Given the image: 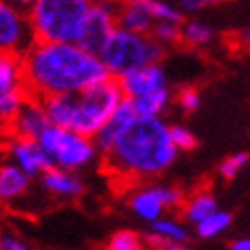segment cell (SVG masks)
I'll return each mask as SVG.
<instances>
[{"label":"cell","mask_w":250,"mask_h":250,"mask_svg":"<svg viewBox=\"0 0 250 250\" xmlns=\"http://www.w3.org/2000/svg\"><path fill=\"white\" fill-rule=\"evenodd\" d=\"M51 126V120L47 116V110L43 100L39 98H29L24 106L19 110L17 118L12 120L10 132L15 136H22V139H39V136Z\"/></svg>","instance_id":"13"},{"label":"cell","mask_w":250,"mask_h":250,"mask_svg":"<svg viewBox=\"0 0 250 250\" xmlns=\"http://www.w3.org/2000/svg\"><path fill=\"white\" fill-rule=\"evenodd\" d=\"M94 0H37L27 10L37 41L78 43Z\"/></svg>","instance_id":"4"},{"label":"cell","mask_w":250,"mask_h":250,"mask_svg":"<svg viewBox=\"0 0 250 250\" xmlns=\"http://www.w3.org/2000/svg\"><path fill=\"white\" fill-rule=\"evenodd\" d=\"M120 0H94L83 22L78 43L92 53H100L108 39L118 29Z\"/></svg>","instance_id":"9"},{"label":"cell","mask_w":250,"mask_h":250,"mask_svg":"<svg viewBox=\"0 0 250 250\" xmlns=\"http://www.w3.org/2000/svg\"><path fill=\"white\" fill-rule=\"evenodd\" d=\"M151 232L161 236V238H165V240H175V242H189V238H191V234L187 230L185 224H181L175 218H169V216H163L157 222H153Z\"/></svg>","instance_id":"21"},{"label":"cell","mask_w":250,"mask_h":250,"mask_svg":"<svg viewBox=\"0 0 250 250\" xmlns=\"http://www.w3.org/2000/svg\"><path fill=\"white\" fill-rule=\"evenodd\" d=\"M173 92L171 87H163L159 92H151V94H145L139 96L134 100H128V102L134 106L136 114L139 116H148V118H163V114L169 110L171 102H173Z\"/></svg>","instance_id":"17"},{"label":"cell","mask_w":250,"mask_h":250,"mask_svg":"<svg viewBox=\"0 0 250 250\" xmlns=\"http://www.w3.org/2000/svg\"><path fill=\"white\" fill-rule=\"evenodd\" d=\"M171 141L179 153H189L197 146V139L189 126L185 124H171Z\"/></svg>","instance_id":"25"},{"label":"cell","mask_w":250,"mask_h":250,"mask_svg":"<svg viewBox=\"0 0 250 250\" xmlns=\"http://www.w3.org/2000/svg\"><path fill=\"white\" fill-rule=\"evenodd\" d=\"M37 141L45 148L53 167L59 169L78 173L94 165L100 157V148L92 136L80 134L63 126H55V124H51Z\"/></svg>","instance_id":"6"},{"label":"cell","mask_w":250,"mask_h":250,"mask_svg":"<svg viewBox=\"0 0 250 250\" xmlns=\"http://www.w3.org/2000/svg\"><path fill=\"white\" fill-rule=\"evenodd\" d=\"M4 2L12 4V6H17V8H22V10H29L37 0H4Z\"/></svg>","instance_id":"31"},{"label":"cell","mask_w":250,"mask_h":250,"mask_svg":"<svg viewBox=\"0 0 250 250\" xmlns=\"http://www.w3.org/2000/svg\"><path fill=\"white\" fill-rule=\"evenodd\" d=\"M185 204V195L179 187L175 185H143L139 189H134L128 195V208L132 214L146 222L153 224L159 218L165 216V211L169 209H179Z\"/></svg>","instance_id":"8"},{"label":"cell","mask_w":250,"mask_h":250,"mask_svg":"<svg viewBox=\"0 0 250 250\" xmlns=\"http://www.w3.org/2000/svg\"><path fill=\"white\" fill-rule=\"evenodd\" d=\"M0 240H2V250H33V246L29 242H24L21 236L12 234V232L0 234Z\"/></svg>","instance_id":"29"},{"label":"cell","mask_w":250,"mask_h":250,"mask_svg":"<svg viewBox=\"0 0 250 250\" xmlns=\"http://www.w3.org/2000/svg\"><path fill=\"white\" fill-rule=\"evenodd\" d=\"M41 187L53 197H61V199H73L80 197L85 189L83 179L76 171H67V169H59V167H51L49 171H45L41 177Z\"/></svg>","instance_id":"14"},{"label":"cell","mask_w":250,"mask_h":250,"mask_svg":"<svg viewBox=\"0 0 250 250\" xmlns=\"http://www.w3.org/2000/svg\"><path fill=\"white\" fill-rule=\"evenodd\" d=\"M181 24L183 22L157 21L153 31H151V37L159 45H163L165 49L171 47V45H177V43H181Z\"/></svg>","instance_id":"22"},{"label":"cell","mask_w":250,"mask_h":250,"mask_svg":"<svg viewBox=\"0 0 250 250\" xmlns=\"http://www.w3.org/2000/svg\"><path fill=\"white\" fill-rule=\"evenodd\" d=\"M35 41L29 12L0 0V53L22 57Z\"/></svg>","instance_id":"10"},{"label":"cell","mask_w":250,"mask_h":250,"mask_svg":"<svg viewBox=\"0 0 250 250\" xmlns=\"http://www.w3.org/2000/svg\"><path fill=\"white\" fill-rule=\"evenodd\" d=\"M232 226V214L226 209H216L211 216L202 220L195 228V236L202 240H214L218 236H222L228 228Z\"/></svg>","instance_id":"20"},{"label":"cell","mask_w":250,"mask_h":250,"mask_svg":"<svg viewBox=\"0 0 250 250\" xmlns=\"http://www.w3.org/2000/svg\"><path fill=\"white\" fill-rule=\"evenodd\" d=\"M118 83H120V90L126 100H134L145 94L159 92V90H163V87H171L169 73L161 63L145 65L141 69H136V71L128 73V76L120 78Z\"/></svg>","instance_id":"12"},{"label":"cell","mask_w":250,"mask_h":250,"mask_svg":"<svg viewBox=\"0 0 250 250\" xmlns=\"http://www.w3.org/2000/svg\"><path fill=\"white\" fill-rule=\"evenodd\" d=\"M228 0H179V8L183 12H199V10H206V8H211V6H218V4H224Z\"/></svg>","instance_id":"28"},{"label":"cell","mask_w":250,"mask_h":250,"mask_svg":"<svg viewBox=\"0 0 250 250\" xmlns=\"http://www.w3.org/2000/svg\"><path fill=\"white\" fill-rule=\"evenodd\" d=\"M118 27L130 33L151 35L155 27V19L143 4V0H120L118 10Z\"/></svg>","instance_id":"16"},{"label":"cell","mask_w":250,"mask_h":250,"mask_svg":"<svg viewBox=\"0 0 250 250\" xmlns=\"http://www.w3.org/2000/svg\"><path fill=\"white\" fill-rule=\"evenodd\" d=\"M146 246L151 248V250H195L189 242H175V240H165V238H161V236L157 234H148L146 238H145Z\"/></svg>","instance_id":"27"},{"label":"cell","mask_w":250,"mask_h":250,"mask_svg":"<svg viewBox=\"0 0 250 250\" xmlns=\"http://www.w3.org/2000/svg\"><path fill=\"white\" fill-rule=\"evenodd\" d=\"M6 151L12 163L21 167L33 179L41 177L45 171L53 167L51 159L45 153V148L35 139H22V136L12 134V139L6 143Z\"/></svg>","instance_id":"11"},{"label":"cell","mask_w":250,"mask_h":250,"mask_svg":"<svg viewBox=\"0 0 250 250\" xmlns=\"http://www.w3.org/2000/svg\"><path fill=\"white\" fill-rule=\"evenodd\" d=\"M248 161H250V155H248V153H244V151L228 155V157L224 159L222 163L218 165V173H220V177H222V179H226V181L236 179V177H238V175L244 171V167L248 165Z\"/></svg>","instance_id":"24"},{"label":"cell","mask_w":250,"mask_h":250,"mask_svg":"<svg viewBox=\"0 0 250 250\" xmlns=\"http://www.w3.org/2000/svg\"><path fill=\"white\" fill-rule=\"evenodd\" d=\"M230 250H250V236H244V238H238L230 244Z\"/></svg>","instance_id":"30"},{"label":"cell","mask_w":250,"mask_h":250,"mask_svg":"<svg viewBox=\"0 0 250 250\" xmlns=\"http://www.w3.org/2000/svg\"><path fill=\"white\" fill-rule=\"evenodd\" d=\"M216 39V29L208 24L206 21L191 19V21H183L181 24V43L187 47H195L202 49L211 45V41Z\"/></svg>","instance_id":"19"},{"label":"cell","mask_w":250,"mask_h":250,"mask_svg":"<svg viewBox=\"0 0 250 250\" xmlns=\"http://www.w3.org/2000/svg\"><path fill=\"white\" fill-rule=\"evenodd\" d=\"M98 55L106 65L110 78L120 80L145 65L161 63L165 47L159 45L151 35L130 33L118 27Z\"/></svg>","instance_id":"5"},{"label":"cell","mask_w":250,"mask_h":250,"mask_svg":"<svg viewBox=\"0 0 250 250\" xmlns=\"http://www.w3.org/2000/svg\"><path fill=\"white\" fill-rule=\"evenodd\" d=\"M94 141L106 167L130 181L159 177L179 155L171 141V124L165 118L139 116L126 98Z\"/></svg>","instance_id":"1"},{"label":"cell","mask_w":250,"mask_h":250,"mask_svg":"<svg viewBox=\"0 0 250 250\" xmlns=\"http://www.w3.org/2000/svg\"><path fill=\"white\" fill-rule=\"evenodd\" d=\"M122 100L124 94L118 80L108 78L106 82L78 94L45 98L43 104L51 124L96 139V134L108 124Z\"/></svg>","instance_id":"3"},{"label":"cell","mask_w":250,"mask_h":250,"mask_svg":"<svg viewBox=\"0 0 250 250\" xmlns=\"http://www.w3.org/2000/svg\"><path fill=\"white\" fill-rule=\"evenodd\" d=\"M146 242L134 230H118L110 236L106 250H145Z\"/></svg>","instance_id":"23"},{"label":"cell","mask_w":250,"mask_h":250,"mask_svg":"<svg viewBox=\"0 0 250 250\" xmlns=\"http://www.w3.org/2000/svg\"><path fill=\"white\" fill-rule=\"evenodd\" d=\"M0 250H2V240H0Z\"/></svg>","instance_id":"33"},{"label":"cell","mask_w":250,"mask_h":250,"mask_svg":"<svg viewBox=\"0 0 250 250\" xmlns=\"http://www.w3.org/2000/svg\"><path fill=\"white\" fill-rule=\"evenodd\" d=\"M216 209H220L218 199L211 195L209 191H197L191 197L185 199V204L181 208L183 220L191 226H197L202 220H206L208 216H211Z\"/></svg>","instance_id":"18"},{"label":"cell","mask_w":250,"mask_h":250,"mask_svg":"<svg viewBox=\"0 0 250 250\" xmlns=\"http://www.w3.org/2000/svg\"><path fill=\"white\" fill-rule=\"evenodd\" d=\"M31 181L33 177H29L12 161L10 163H2L0 165V204H12L24 197L31 189Z\"/></svg>","instance_id":"15"},{"label":"cell","mask_w":250,"mask_h":250,"mask_svg":"<svg viewBox=\"0 0 250 250\" xmlns=\"http://www.w3.org/2000/svg\"><path fill=\"white\" fill-rule=\"evenodd\" d=\"M242 41L250 47V27H246V29H244V33H242Z\"/></svg>","instance_id":"32"},{"label":"cell","mask_w":250,"mask_h":250,"mask_svg":"<svg viewBox=\"0 0 250 250\" xmlns=\"http://www.w3.org/2000/svg\"><path fill=\"white\" fill-rule=\"evenodd\" d=\"M21 59L31 96L39 100L78 94L110 78L100 55L80 43L35 41Z\"/></svg>","instance_id":"2"},{"label":"cell","mask_w":250,"mask_h":250,"mask_svg":"<svg viewBox=\"0 0 250 250\" xmlns=\"http://www.w3.org/2000/svg\"><path fill=\"white\" fill-rule=\"evenodd\" d=\"M175 104L179 110H183L185 114H193L202 106V94L195 87H181V90L175 94Z\"/></svg>","instance_id":"26"},{"label":"cell","mask_w":250,"mask_h":250,"mask_svg":"<svg viewBox=\"0 0 250 250\" xmlns=\"http://www.w3.org/2000/svg\"><path fill=\"white\" fill-rule=\"evenodd\" d=\"M31 98V90L24 80L21 55L0 53V132L12 126L19 110Z\"/></svg>","instance_id":"7"}]
</instances>
